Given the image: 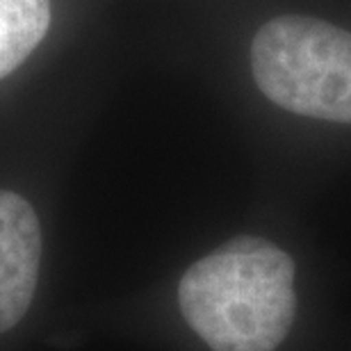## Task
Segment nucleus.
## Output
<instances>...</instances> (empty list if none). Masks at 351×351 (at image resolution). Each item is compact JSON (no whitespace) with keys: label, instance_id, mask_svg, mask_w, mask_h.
I'll return each mask as SVG.
<instances>
[{"label":"nucleus","instance_id":"obj_1","mask_svg":"<svg viewBox=\"0 0 351 351\" xmlns=\"http://www.w3.org/2000/svg\"><path fill=\"white\" fill-rule=\"evenodd\" d=\"M178 304L213 351H274L297 311L294 263L263 237H235L182 274Z\"/></svg>","mask_w":351,"mask_h":351},{"label":"nucleus","instance_id":"obj_2","mask_svg":"<svg viewBox=\"0 0 351 351\" xmlns=\"http://www.w3.org/2000/svg\"><path fill=\"white\" fill-rule=\"evenodd\" d=\"M251 69L278 108L351 123V32L311 16H276L254 37Z\"/></svg>","mask_w":351,"mask_h":351},{"label":"nucleus","instance_id":"obj_3","mask_svg":"<svg viewBox=\"0 0 351 351\" xmlns=\"http://www.w3.org/2000/svg\"><path fill=\"white\" fill-rule=\"evenodd\" d=\"M41 226L23 196L0 189V333L25 317L39 280Z\"/></svg>","mask_w":351,"mask_h":351},{"label":"nucleus","instance_id":"obj_4","mask_svg":"<svg viewBox=\"0 0 351 351\" xmlns=\"http://www.w3.org/2000/svg\"><path fill=\"white\" fill-rule=\"evenodd\" d=\"M51 25V0H0V78L27 60Z\"/></svg>","mask_w":351,"mask_h":351}]
</instances>
